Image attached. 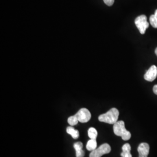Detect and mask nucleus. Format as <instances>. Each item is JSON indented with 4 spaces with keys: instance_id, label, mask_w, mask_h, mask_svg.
Masks as SVG:
<instances>
[{
    "instance_id": "nucleus-14",
    "label": "nucleus",
    "mask_w": 157,
    "mask_h": 157,
    "mask_svg": "<svg viewBox=\"0 0 157 157\" xmlns=\"http://www.w3.org/2000/svg\"><path fill=\"white\" fill-rule=\"evenodd\" d=\"M131 151V146L130 145L126 143L122 146V152L124 153H130Z\"/></svg>"
},
{
    "instance_id": "nucleus-13",
    "label": "nucleus",
    "mask_w": 157,
    "mask_h": 157,
    "mask_svg": "<svg viewBox=\"0 0 157 157\" xmlns=\"http://www.w3.org/2000/svg\"><path fill=\"white\" fill-rule=\"evenodd\" d=\"M78 122V121L75 115H73V116L70 117L69 118L67 119V122L71 126H75V125L77 124Z\"/></svg>"
},
{
    "instance_id": "nucleus-11",
    "label": "nucleus",
    "mask_w": 157,
    "mask_h": 157,
    "mask_svg": "<svg viewBox=\"0 0 157 157\" xmlns=\"http://www.w3.org/2000/svg\"><path fill=\"white\" fill-rule=\"evenodd\" d=\"M150 23L154 28H157V10H155V13L150 17Z\"/></svg>"
},
{
    "instance_id": "nucleus-5",
    "label": "nucleus",
    "mask_w": 157,
    "mask_h": 157,
    "mask_svg": "<svg viewBox=\"0 0 157 157\" xmlns=\"http://www.w3.org/2000/svg\"><path fill=\"white\" fill-rule=\"evenodd\" d=\"M78 122L81 123H86L89 122L91 118L90 111L86 108H82L75 114Z\"/></svg>"
},
{
    "instance_id": "nucleus-3",
    "label": "nucleus",
    "mask_w": 157,
    "mask_h": 157,
    "mask_svg": "<svg viewBox=\"0 0 157 157\" xmlns=\"http://www.w3.org/2000/svg\"><path fill=\"white\" fill-rule=\"evenodd\" d=\"M135 23L141 34H145L147 29L149 27V23L147 22V17L144 15L137 17L135 19Z\"/></svg>"
},
{
    "instance_id": "nucleus-12",
    "label": "nucleus",
    "mask_w": 157,
    "mask_h": 157,
    "mask_svg": "<svg viewBox=\"0 0 157 157\" xmlns=\"http://www.w3.org/2000/svg\"><path fill=\"white\" fill-rule=\"evenodd\" d=\"M97 134V130L94 128H90L88 130V135L91 139H96Z\"/></svg>"
},
{
    "instance_id": "nucleus-1",
    "label": "nucleus",
    "mask_w": 157,
    "mask_h": 157,
    "mask_svg": "<svg viewBox=\"0 0 157 157\" xmlns=\"http://www.w3.org/2000/svg\"><path fill=\"white\" fill-rule=\"evenodd\" d=\"M119 112L115 108H111L107 113L100 115L98 117L99 121L107 124H115L118 122Z\"/></svg>"
},
{
    "instance_id": "nucleus-16",
    "label": "nucleus",
    "mask_w": 157,
    "mask_h": 157,
    "mask_svg": "<svg viewBox=\"0 0 157 157\" xmlns=\"http://www.w3.org/2000/svg\"><path fill=\"white\" fill-rule=\"evenodd\" d=\"M121 155L122 157H132V155L131 154V153H124V152H122L121 154Z\"/></svg>"
},
{
    "instance_id": "nucleus-10",
    "label": "nucleus",
    "mask_w": 157,
    "mask_h": 157,
    "mask_svg": "<svg viewBox=\"0 0 157 157\" xmlns=\"http://www.w3.org/2000/svg\"><path fill=\"white\" fill-rule=\"evenodd\" d=\"M97 146V143L96 139H90V140L88 141L87 145H86V148L89 151H93L96 149Z\"/></svg>"
},
{
    "instance_id": "nucleus-6",
    "label": "nucleus",
    "mask_w": 157,
    "mask_h": 157,
    "mask_svg": "<svg viewBox=\"0 0 157 157\" xmlns=\"http://www.w3.org/2000/svg\"><path fill=\"white\" fill-rule=\"evenodd\" d=\"M157 77V67L155 65H152L146 72L144 78L148 82H153Z\"/></svg>"
},
{
    "instance_id": "nucleus-17",
    "label": "nucleus",
    "mask_w": 157,
    "mask_h": 157,
    "mask_svg": "<svg viewBox=\"0 0 157 157\" xmlns=\"http://www.w3.org/2000/svg\"><path fill=\"white\" fill-rule=\"evenodd\" d=\"M153 92L155 94L157 95V85H155L153 87Z\"/></svg>"
},
{
    "instance_id": "nucleus-15",
    "label": "nucleus",
    "mask_w": 157,
    "mask_h": 157,
    "mask_svg": "<svg viewBox=\"0 0 157 157\" xmlns=\"http://www.w3.org/2000/svg\"><path fill=\"white\" fill-rule=\"evenodd\" d=\"M104 3L108 6H112L113 3L115 0H103Z\"/></svg>"
},
{
    "instance_id": "nucleus-4",
    "label": "nucleus",
    "mask_w": 157,
    "mask_h": 157,
    "mask_svg": "<svg viewBox=\"0 0 157 157\" xmlns=\"http://www.w3.org/2000/svg\"><path fill=\"white\" fill-rule=\"evenodd\" d=\"M111 151V148L110 146L107 143H104L100 146L98 148H96L94 150L91 152L89 157H101L104 154L109 153Z\"/></svg>"
},
{
    "instance_id": "nucleus-2",
    "label": "nucleus",
    "mask_w": 157,
    "mask_h": 157,
    "mask_svg": "<svg viewBox=\"0 0 157 157\" xmlns=\"http://www.w3.org/2000/svg\"><path fill=\"white\" fill-rule=\"evenodd\" d=\"M113 132L118 136H121L124 141L129 140L131 138V133L124 126V122L122 121L117 122L113 124Z\"/></svg>"
},
{
    "instance_id": "nucleus-7",
    "label": "nucleus",
    "mask_w": 157,
    "mask_h": 157,
    "mask_svg": "<svg viewBox=\"0 0 157 157\" xmlns=\"http://www.w3.org/2000/svg\"><path fill=\"white\" fill-rule=\"evenodd\" d=\"M139 157H147L150 151V146L146 143H142L137 148Z\"/></svg>"
},
{
    "instance_id": "nucleus-9",
    "label": "nucleus",
    "mask_w": 157,
    "mask_h": 157,
    "mask_svg": "<svg viewBox=\"0 0 157 157\" xmlns=\"http://www.w3.org/2000/svg\"><path fill=\"white\" fill-rule=\"evenodd\" d=\"M67 132L71 135L74 139H77L79 137V132L73 128L72 126H69L67 128Z\"/></svg>"
},
{
    "instance_id": "nucleus-18",
    "label": "nucleus",
    "mask_w": 157,
    "mask_h": 157,
    "mask_svg": "<svg viewBox=\"0 0 157 157\" xmlns=\"http://www.w3.org/2000/svg\"><path fill=\"white\" fill-rule=\"evenodd\" d=\"M155 54L157 55V48L155 49Z\"/></svg>"
},
{
    "instance_id": "nucleus-8",
    "label": "nucleus",
    "mask_w": 157,
    "mask_h": 157,
    "mask_svg": "<svg viewBox=\"0 0 157 157\" xmlns=\"http://www.w3.org/2000/svg\"><path fill=\"white\" fill-rule=\"evenodd\" d=\"M73 147L76 151V157H84V151L82 150L83 143L82 142L75 143L73 145Z\"/></svg>"
}]
</instances>
